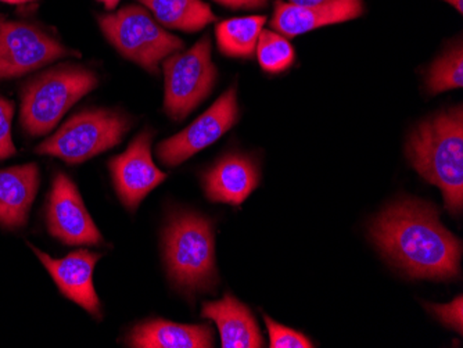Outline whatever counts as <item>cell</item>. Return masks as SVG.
Masks as SVG:
<instances>
[{
    "label": "cell",
    "mask_w": 463,
    "mask_h": 348,
    "mask_svg": "<svg viewBox=\"0 0 463 348\" xmlns=\"http://www.w3.org/2000/svg\"><path fill=\"white\" fill-rule=\"evenodd\" d=\"M377 246L411 277L446 280L459 275L462 244L426 202L405 199L372 223Z\"/></svg>",
    "instance_id": "cell-1"
},
{
    "label": "cell",
    "mask_w": 463,
    "mask_h": 348,
    "mask_svg": "<svg viewBox=\"0 0 463 348\" xmlns=\"http://www.w3.org/2000/svg\"><path fill=\"white\" fill-rule=\"evenodd\" d=\"M407 155L429 183L439 186L451 214L463 207L462 106L422 122L411 134Z\"/></svg>",
    "instance_id": "cell-2"
},
{
    "label": "cell",
    "mask_w": 463,
    "mask_h": 348,
    "mask_svg": "<svg viewBox=\"0 0 463 348\" xmlns=\"http://www.w3.org/2000/svg\"><path fill=\"white\" fill-rule=\"evenodd\" d=\"M98 85V75L87 67L62 64L42 72L21 92V126L31 136H45Z\"/></svg>",
    "instance_id": "cell-3"
},
{
    "label": "cell",
    "mask_w": 463,
    "mask_h": 348,
    "mask_svg": "<svg viewBox=\"0 0 463 348\" xmlns=\"http://www.w3.org/2000/svg\"><path fill=\"white\" fill-rule=\"evenodd\" d=\"M164 253L168 274L181 289L189 293L214 289L217 269L210 221L192 212L174 215L164 233Z\"/></svg>",
    "instance_id": "cell-4"
},
{
    "label": "cell",
    "mask_w": 463,
    "mask_h": 348,
    "mask_svg": "<svg viewBox=\"0 0 463 348\" xmlns=\"http://www.w3.org/2000/svg\"><path fill=\"white\" fill-rule=\"evenodd\" d=\"M129 128L131 121L121 111L83 110L62 124L56 134L36 147L35 152L69 164H80L116 147Z\"/></svg>",
    "instance_id": "cell-5"
},
{
    "label": "cell",
    "mask_w": 463,
    "mask_h": 348,
    "mask_svg": "<svg viewBox=\"0 0 463 348\" xmlns=\"http://www.w3.org/2000/svg\"><path fill=\"white\" fill-rule=\"evenodd\" d=\"M98 20L101 33L125 59L153 74H157L165 57L184 49L178 36L166 33L149 13L135 5L99 15Z\"/></svg>",
    "instance_id": "cell-6"
},
{
    "label": "cell",
    "mask_w": 463,
    "mask_h": 348,
    "mask_svg": "<svg viewBox=\"0 0 463 348\" xmlns=\"http://www.w3.org/2000/svg\"><path fill=\"white\" fill-rule=\"evenodd\" d=\"M165 75V113L182 121L208 98L217 82V67L213 63L212 41L205 35L182 53H174L163 61Z\"/></svg>",
    "instance_id": "cell-7"
},
{
    "label": "cell",
    "mask_w": 463,
    "mask_h": 348,
    "mask_svg": "<svg viewBox=\"0 0 463 348\" xmlns=\"http://www.w3.org/2000/svg\"><path fill=\"white\" fill-rule=\"evenodd\" d=\"M75 54L45 31L0 18V80L21 77Z\"/></svg>",
    "instance_id": "cell-8"
},
{
    "label": "cell",
    "mask_w": 463,
    "mask_h": 348,
    "mask_svg": "<svg viewBox=\"0 0 463 348\" xmlns=\"http://www.w3.org/2000/svg\"><path fill=\"white\" fill-rule=\"evenodd\" d=\"M239 119L238 93L229 88L196 121L157 146V157L166 167H176L217 142Z\"/></svg>",
    "instance_id": "cell-9"
},
{
    "label": "cell",
    "mask_w": 463,
    "mask_h": 348,
    "mask_svg": "<svg viewBox=\"0 0 463 348\" xmlns=\"http://www.w3.org/2000/svg\"><path fill=\"white\" fill-rule=\"evenodd\" d=\"M152 142L153 132L143 131L128 149L109 161L114 188L129 212H135L142 200L166 179L153 161Z\"/></svg>",
    "instance_id": "cell-10"
},
{
    "label": "cell",
    "mask_w": 463,
    "mask_h": 348,
    "mask_svg": "<svg viewBox=\"0 0 463 348\" xmlns=\"http://www.w3.org/2000/svg\"><path fill=\"white\" fill-rule=\"evenodd\" d=\"M46 222L49 233L69 246H98L103 241L77 186L66 174L59 173L54 178Z\"/></svg>",
    "instance_id": "cell-11"
},
{
    "label": "cell",
    "mask_w": 463,
    "mask_h": 348,
    "mask_svg": "<svg viewBox=\"0 0 463 348\" xmlns=\"http://www.w3.org/2000/svg\"><path fill=\"white\" fill-rule=\"evenodd\" d=\"M31 249L42 264L45 265L62 295L82 306L90 315L101 318L100 300L93 286V271L96 262L100 259V254L80 249L62 259H54L33 246Z\"/></svg>",
    "instance_id": "cell-12"
},
{
    "label": "cell",
    "mask_w": 463,
    "mask_h": 348,
    "mask_svg": "<svg viewBox=\"0 0 463 348\" xmlns=\"http://www.w3.org/2000/svg\"><path fill=\"white\" fill-rule=\"evenodd\" d=\"M364 12V0H330L312 6H298L277 0L270 27L286 38H293L317 28L350 22Z\"/></svg>",
    "instance_id": "cell-13"
},
{
    "label": "cell",
    "mask_w": 463,
    "mask_h": 348,
    "mask_svg": "<svg viewBox=\"0 0 463 348\" xmlns=\"http://www.w3.org/2000/svg\"><path fill=\"white\" fill-rule=\"evenodd\" d=\"M203 183L212 202L241 206L259 186V167L247 155H226L205 173Z\"/></svg>",
    "instance_id": "cell-14"
},
{
    "label": "cell",
    "mask_w": 463,
    "mask_h": 348,
    "mask_svg": "<svg viewBox=\"0 0 463 348\" xmlns=\"http://www.w3.org/2000/svg\"><path fill=\"white\" fill-rule=\"evenodd\" d=\"M39 188L36 164L0 170V227H25Z\"/></svg>",
    "instance_id": "cell-15"
},
{
    "label": "cell",
    "mask_w": 463,
    "mask_h": 348,
    "mask_svg": "<svg viewBox=\"0 0 463 348\" xmlns=\"http://www.w3.org/2000/svg\"><path fill=\"white\" fill-rule=\"evenodd\" d=\"M202 315L217 324L223 348H260L264 345L256 318L233 296L226 295L222 300L205 303Z\"/></svg>",
    "instance_id": "cell-16"
},
{
    "label": "cell",
    "mask_w": 463,
    "mask_h": 348,
    "mask_svg": "<svg viewBox=\"0 0 463 348\" xmlns=\"http://www.w3.org/2000/svg\"><path fill=\"white\" fill-rule=\"evenodd\" d=\"M127 343L135 348H213L215 339L210 324H182L153 319L137 324Z\"/></svg>",
    "instance_id": "cell-17"
},
{
    "label": "cell",
    "mask_w": 463,
    "mask_h": 348,
    "mask_svg": "<svg viewBox=\"0 0 463 348\" xmlns=\"http://www.w3.org/2000/svg\"><path fill=\"white\" fill-rule=\"evenodd\" d=\"M160 24L173 30L197 33L217 20L212 7L202 0H137Z\"/></svg>",
    "instance_id": "cell-18"
},
{
    "label": "cell",
    "mask_w": 463,
    "mask_h": 348,
    "mask_svg": "<svg viewBox=\"0 0 463 348\" xmlns=\"http://www.w3.org/2000/svg\"><path fill=\"white\" fill-rule=\"evenodd\" d=\"M265 23V15L231 18L220 23L215 28V35L221 53L238 59L254 56Z\"/></svg>",
    "instance_id": "cell-19"
},
{
    "label": "cell",
    "mask_w": 463,
    "mask_h": 348,
    "mask_svg": "<svg viewBox=\"0 0 463 348\" xmlns=\"http://www.w3.org/2000/svg\"><path fill=\"white\" fill-rule=\"evenodd\" d=\"M426 84L433 95L462 88L463 48L460 41L431 66Z\"/></svg>",
    "instance_id": "cell-20"
},
{
    "label": "cell",
    "mask_w": 463,
    "mask_h": 348,
    "mask_svg": "<svg viewBox=\"0 0 463 348\" xmlns=\"http://www.w3.org/2000/svg\"><path fill=\"white\" fill-rule=\"evenodd\" d=\"M257 57L259 63L265 72L279 74L286 71L294 63L296 53L286 36L272 31H264L260 33L257 43Z\"/></svg>",
    "instance_id": "cell-21"
},
{
    "label": "cell",
    "mask_w": 463,
    "mask_h": 348,
    "mask_svg": "<svg viewBox=\"0 0 463 348\" xmlns=\"http://www.w3.org/2000/svg\"><path fill=\"white\" fill-rule=\"evenodd\" d=\"M269 332V347L272 348H309L314 347L311 340L300 332L293 331L283 324L272 321L269 316H264Z\"/></svg>",
    "instance_id": "cell-22"
},
{
    "label": "cell",
    "mask_w": 463,
    "mask_h": 348,
    "mask_svg": "<svg viewBox=\"0 0 463 348\" xmlns=\"http://www.w3.org/2000/svg\"><path fill=\"white\" fill-rule=\"evenodd\" d=\"M14 116L13 101L0 96V160L15 155L14 142L12 137V119Z\"/></svg>",
    "instance_id": "cell-23"
},
{
    "label": "cell",
    "mask_w": 463,
    "mask_h": 348,
    "mask_svg": "<svg viewBox=\"0 0 463 348\" xmlns=\"http://www.w3.org/2000/svg\"><path fill=\"white\" fill-rule=\"evenodd\" d=\"M428 308L433 311L439 316V321L443 322L446 326L451 327V329H455V331L462 334V296L455 298L451 303L446 304V306L433 304V306H428Z\"/></svg>",
    "instance_id": "cell-24"
},
{
    "label": "cell",
    "mask_w": 463,
    "mask_h": 348,
    "mask_svg": "<svg viewBox=\"0 0 463 348\" xmlns=\"http://www.w3.org/2000/svg\"><path fill=\"white\" fill-rule=\"evenodd\" d=\"M214 2L231 9H261L268 4V0H214Z\"/></svg>",
    "instance_id": "cell-25"
},
{
    "label": "cell",
    "mask_w": 463,
    "mask_h": 348,
    "mask_svg": "<svg viewBox=\"0 0 463 348\" xmlns=\"http://www.w3.org/2000/svg\"><path fill=\"white\" fill-rule=\"evenodd\" d=\"M330 0H288V4L298 5V6H312V5L326 4Z\"/></svg>",
    "instance_id": "cell-26"
},
{
    "label": "cell",
    "mask_w": 463,
    "mask_h": 348,
    "mask_svg": "<svg viewBox=\"0 0 463 348\" xmlns=\"http://www.w3.org/2000/svg\"><path fill=\"white\" fill-rule=\"evenodd\" d=\"M447 4L451 5L452 7L458 10V12H463V0H444Z\"/></svg>",
    "instance_id": "cell-27"
},
{
    "label": "cell",
    "mask_w": 463,
    "mask_h": 348,
    "mask_svg": "<svg viewBox=\"0 0 463 348\" xmlns=\"http://www.w3.org/2000/svg\"><path fill=\"white\" fill-rule=\"evenodd\" d=\"M99 2H101L108 10L116 9L117 5L119 4V0H99Z\"/></svg>",
    "instance_id": "cell-28"
},
{
    "label": "cell",
    "mask_w": 463,
    "mask_h": 348,
    "mask_svg": "<svg viewBox=\"0 0 463 348\" xmlns=\"http://www.w3.org/2000/svg\"><path fill=\"white\" fill-rule=\"evenodd\" d=\"M2 2H6V4L12 5H21L27 4V2H31V0H2Z\"/></svg>",
    "instance_id": "cell-29"
}]
</instances>
